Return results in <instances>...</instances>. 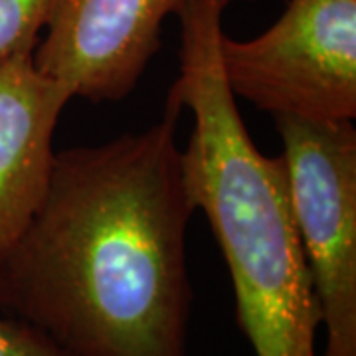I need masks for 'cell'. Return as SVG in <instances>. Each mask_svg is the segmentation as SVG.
<instances>
[{"label":"cell","instance_id":"obj_6","mask_svg":"<svg viewBox=\"0 0 356 356\" xmlns=\"http://www.w3.org/2000/svg\"><path fill=\"white\" fill-rule=\"evenodd\" d=\"M34 48L0 62V257L24 234L46 198L54 133L72 93L34 65Z\"/></svg>","mask_w":356,"mask_h":356},{"label":"cell","instance_id":"obj_7","mask_svg":"<svg viewBox=\"0 0 356 356\" xmlns=\"http://www.w3.org/2000/svg\"><path fill=\"white\" fill-rule=\"evenodd\" d=\"M54 0H0V62L24 48H36Z\"/></svg>","mask_w":356,"mask_h":356},{"label":"cell","instance_id":"obj_8","mask_svg":"<svg viewBox=\"0 0 356 356\" xmlns=\"http://www.w3.org/2000/svg\"><path fill=\"white\" fill-rule=\"evenodd\" d=\"M0 356H64L30 325L16 318H0Z\"/></svg>","mask_w":356,"mask_h":356},{"label":"cell","instance_id":"obj_5","mask_svg":"<svg viewBox=\"0 0 356 356\" xmlns=\"http://www.w3.org/2000/svg\"><path fill=\"white\" fill-rule=\"evenodd\" d=\"M186 0H54L34 65L72 97L121 102L163 42V24Z\"/></svg>","mask_w":356,"mask_h":356},{"label":"cell","instance_id":"obj_1","mask_svg":"<svg viewBox=\"0 0 356 356\" xmlns=\"http://www.w3.org/2000/svg\"><path fill=\"white\" fill-rule=\"evenodd\" d=\"M182 111L166 97L151 127L56 153L44 202L0 257V311L64 356H186Z\"/></svg>","mask_w":356,"mask_h":356},{"label":"cell","instance_id":"obj_2","mask_svg":"<svg viewBox=\"0 0 356 356\" xmlns=\"http://www.w3.org/2000/svg\"><path fill=\"white\" fill-rule=\"evenodd\" d=\"M234 0H186L180 74L168 97L194 119L184 178L228 264L236 318L254 356H317L321 311L313 291L283 156H266L248 133L220 60Z\"/></svg>","mask_w":356,"mask_h":356},{"label":"cell","instance_id":"obj_4","mask_svg":"<svg viewBox=\"0 0 356 356\" xmlns=\"http://www.w3.org/2000/svg\"><path fill=\"white\" fill-rule=\"evenodd\" d=\"M289 194L327 331L323 356H356V129L277 117Z\"/></svg>","mask_w":356,"mask_h":356},{"label":"cell","instance_id":"obj_3","mask_svg":"<svg viewBox=\"0 0 356 356\" xmlns=\"http://www.w3.org/2000/svg\"><path fill=\"white\" fill-rule=\"evenodd\" d=\"M234 97L277 117L343 123L356 117V0H289L252 40L222 36Z\"/></svg>","mask_w":356,"mask_h":356}]
</instances>
